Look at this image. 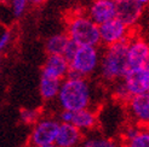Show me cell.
Wrapping results in <instances>:
<instances>
[{
  "mask_svg": "<svg viewBox=\"0 0 149 147\" xmlns=\"http://www.w3.org/2000/svg\"><path fill=\"white\" fill-rule=\"evenodd\" d=\"M79 47H80V46L78 45V43H75L73 40H69L68 45H67V47H65V49H64V52H63V57L70 63V62L74 59V57H75V54H77V52H78Z\"/></svg>",
  "mask_w": 149,
  "mask_h": 147,
  "instance_id": "20",
  "label": "cell"
},
{
  "mask_svg": "<svg viewBox=\"0 0 149 147\" xmlns=\"http://www.w3.org/2000/svg\"><path fill=\"white\" fill-rule=\"evenodd\" d=\"M62 81L49 77L46 75H40V82H39V93L42 100L51 101L55 100L58 97L59 89H61Z\"/></svg>",
  "mask_w": 149,
  "mask_h": 147,
  "instance_id": "15",
  "label": "cell"
},
{
  "mask_svg": "<svg viewBox=\"0 0 149 147\" xmlns=\"http://www.w3.org/2000/svg\"><path fill=\"white\" fill-rule=\"evenodd\" d=\"M29 147H31V146H29ZM46 147H57V146H55V145H54V146H46Z\"/></svg>",
  "mask_w": 149,
  "mask_h": 147,
  "instance_id": "25",
  "label": "cell"
},
{
  "mask_svg": "<svg viewBox=\"0 0 149 147\" xmlns=\"http://www.w3.org/2000/svg\"><path fill=\"white\" fill-rule=\"evenodd\" d=\"M141 74H142V82H143L144 92L149 93V64L146 68L141 69Z\"/></svg>",
  "mask_w": 149,
  "mask_h": 147,
  "instance_id": "22",
  "label": "cell"
},
{
  "mask_svg": "<svg viewBox=\"0 0 149 147\" xmlns=\"http://www.w3.org/2000/svg\"><path fill=\"white\" fill-rule=\"evenodd\" d=\"M58 120L62 123H68L77 127L81 131L93 130L97 126V115L91 109L80 110V111H62Z\"/></svg>",
  "mask_w": 149,
  "mask_h": 147,
  "instance_id": "6",
  "label": "cell"
},
{
  "mask_svg": "<svg viewBox=\"0 0 149 147\" xmlns=\"http://www.w3.org/2000/svg\"><path fill=\"white\" fill-rule=\"evenodd\" d=\"M84 134L80 129L68 123H62L56 139L57 147H80L84 141Z\"/></svg>",
  "mask_w": 149,
  "mask_h": 147,
  "instance_id": "13",
  "label": "cell"
},
{
  "mask_svg": "<svg viewBox=\"0 0 149 147\" xmlns=\"http://www.w3.org/2000/svg\"><path fill=\"white\" fill-rule=\"evenodd\" d=\"M11 9H12V13L16 18H19L21 16H23V13L27 9L28 5V0H9Z\"/></svg>",
  "mask_w": 149,
  "mask_h": 147,
  "instance_id": "19",
  "label": "cell"
},
{
  "mask_svg": "<svg viewBox=\"0 0 149 147\" xmlns=\"http://www.w3.org/2000/svg\"><path fill=\"white\" fill-rule=\"evenodd\" d=\"M67 33H59L50 36L45 42V51L47 56H63V52L69 42Z\"/></svg>",
  "mask_w": 149,
  "mask_h": 147,
  "instance_id": "16",
  "label": "cell"
},
{
  "mask_svg": "<svg viewBox=\"0 0 149 147\" xmlns=\"http://www.w3.org/2000/svg\"><path fill=\"white\" fill-rule=\"evenodd\" d=\"M130 39L106 47L101 56L100 71L103 80L108 82H118L129 72L127 49Z\"/></svg>",
  "mask_w": 149,
  "mask_h": 147,
  "instance_id": "2",
  "label": "cell"
},
{
  "mask_svg": "<svg viewBox=\"0 0 149 147\" xmlns=\"http://www.w3.org/2000/svg\"><path fill=\"white\" fill-rule=\"evenodd\" d=\"M101 43L104 46H111L129 38V27L119 19L114 18L107 23L100 25Z\"/></svg>",
  "mask_w": 149,
  "mask_h": 147,
  "instance_id": "8",
  "label": "cell"
},
{
  "mask_svg": "<svg viewBox=\"0 0 149 147\" xmlns=\"http://www.w3.org/2000/svg\"><path fill=\"white\" fill-rule=\"evenodd\" d=\"M67 35L80 47H97L101 43L100 27L87 16L86 11H78L67 19Z\"/></svg>",
  "mask_w": 149,
  "mask_h": 147,
  "instance_id": "3",
  "label": "cell"
},
{
  "mask_svg": "<svg viewBox=\"0 0 149 147\" xmlns=\"http://www.w3.org/2000/svg\"><path fill=\"white\" fill-rule=\"evenodd\" d=\"M136 1H137L138 4H141L142 6H146V5L149 4V0H136Z\"/></svg>",
  "mask_w": 149,
  "mask_h": 147,
  "instance_id": "23",
  "label": "cell"
},
{
  "mask_svg": "<svg viewBox=\"0 0 149 147\" xmlns=\"http://www.w3.org/2000/svg\"><path fill=\"white\" fill-rule=\"evenodd\" d=\"M127 63L129 71L146 68L149 64V43L142 39H130Z\"/></svg>",
  "mask_w": 149,
  "mask_h": 147,
  "instance_id": "9",
  "label": "cell"
},
{
  "mask_svg": "<svg viewBox=\"0 0 149 147\" xmlns=\"http://www.w3.org/2000/svg\"><path fill=\"white\" fill-rule=\"evenodd\" d=\"M126 104L135 124L141 127H149V93L135 95Z\"/></svg>",
  "mask_w": 149,
  "mask_h": 147,
  "instance_id": "10",
  "label": "cell"
},
{
  "mask_svg": "<svg viewBox=\"0 0 149 147\" xmlns=\"http://www.w3.org/2000/svg\"><path fill=\"white\" fill-rule=\"evenodd\" d=\"M69 71L70 64L63 56H47L41 69L42 75L59 81H63L68 77Z\"/></svg>",
  "mask_w": 149,
  "mask_h": 147,
  "instance_id": "11",
  "label": "cell"
},
{
  "mask_svg": "<svg viewBox=\"0 0 149 147\" xmlns=\"http://www.w3.org/2000/svg\"><path fill=\"white\" fill-rule=\"evenodd\" d=\"M11 40H12L11 32L9 30V29H5V30H3L1 36H0V51H1V52H4V51L9 47Z\"/></svg>",
  "mask_w": 149,
  "mask_h": 147,
  "instance_id": "21",
  "label": "cell"
},
{
  "mask_svg": "<svg viewBox=\"0 0 149 147\" xmlns=\"http://www.w3.org/2000/svg\"><path fill=\"white\" fill-rule=\"evenodd\" d=\"M116 1H125V0H116Z\"/></svg>",
  "mask_w": 149,
  "mask_h": 147,
  "instance_id": "26",
  "label": "cell"
},
{
  "mask_svg": "<svg viewBox=\"0 0 149 147\" xmlns=\"http://www.w3.org/2000/svg\"><path fill=\"white\" fill-rule=\"evenodd\" d=\"M70 71L68 77H84L92 75L100 68L101 57L97 47L83 46L79 47L74 59L69 63Z\"/></svg>",
  "mask_w": 149,
  "mask_h": 147,
  "instance_id": "4",
  "label": "cell"
},
{
  "mask_svg": "<svg viewBox=\"0 0 149 147\" xmlns=\"http://www.w3.org/2000/svg\"><path fill=\"white\" fill-rule=\"evenodd\" d=\"M41 120L39 110L36 109H21L19 110V121L26 126H35Z\"/></svg>",
  "mask_w": 149,
  "mask_h": 147,
  "instance_id": "18",
  "label": "cell"
},
{
  "mask_svg": "<svg viewBox=\"0 0 149 147\" xmlns=\"http://www.w3.org/2000/svg\"><path fill=\"white\" fill-rule=\"evenodd\" d=\"M80 147H120L116 141L102 135H90L84 139Z\"/></svg>",
  "mask_w": 149,
  "mask_h": 147,
  "instance_id": "17",
  "label": "cell"
},
{
  "mask_svg": "<svg viewBox=\"0 0 149 147\" xmlns=\"http://www.w3.org/2000/svg\"><path fill=\"white\" fill-rule=\"evenodd\" d=\"M61 127V121L54 117H41V120L33 126L29 136L31 147H46L54 146Z\"/></svg>",
  "mask_w": 149,
  "mask_h": 147,
  "instance_id": "5",
  "label": "cell"
},
{
  "mask_svg": "<svg viewBox=\"0 0 149 147\" xmlns=\"http://www.w3.org/2000/svg\"><path fill=\"white\" fill-rule=\"evenodd\" d=\"M29 3H33V4H40V3H42L44 0H28Z\"/></svg>",
  "mask_w": 149,
  "mask_h": 147,
  "instance_id": "24",
  "label": "cell"
},
{
  "mask_svg": "<svg viewBox=\"0 0 149 147\" xmlns=\"http://www.w3.org/2000/svg\"><path fill=\"white\" fill-rule=\"evenodd\" d=\"M143 7L138 4L136 0H125V1H118V16L123 23L127 27H131L136 23L142 16Z\"/></svg>",
  "mask_w": 149,
  "mask_h": 147,
  "instance_id": "14",
  "label": "cell"
},
{
  "mask_svg": "<svg viewBox=\"0 0 149 147\" xmlns=\"http://www.w3.org/2000/svg\"><path fill=\"white\" fill-rule=\"evenodd\" d=\"M121 147H149V127L131 124L123 133Z\"/></svg>",
  "mask_w": 149,
  "mask_h": 147,
  "instance_id": "12",
  "label": "cell"
},
{
  "mask_svg": "<svg viewBox=\"0 0 149 147\" xmlns=\"http://www.w3.org/2000/svg\"><path fill=\"white\" fill-rule=\"evenodd\" d=\"M86 13L100 27L116 18L118 1L116 0H92L90 6L87 7Z\"/></svg>",
  "mask_w": 149,
  "mask_h": 147,
  "instance_id": "7",
  "label": "cell"
},
{
  "mask_svg": "<svg viewBox=\"0 0 149 147\" xmlns=\"http://www.w3.org/2000/svg\"><path fill=\"white\" fill-rule=\"evenodd\" d=\"M57 102L62 111H80L90 109L92 91L84 77H67L62 81Z\"/></svg>",
  "mask_w": 149,
  "mask_h": 147,
  "instance_id": "1",
  "label": "cell"
}]
</instances>
